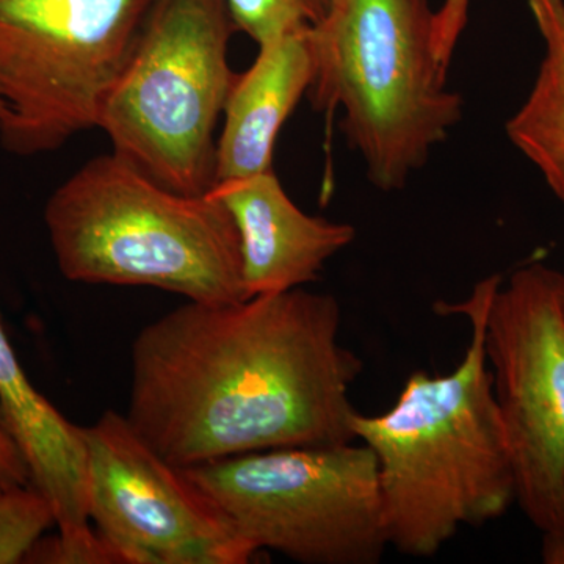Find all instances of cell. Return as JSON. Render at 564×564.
<instances>
[{"instance_id":"1","label":"cell","mask_w":564,"mask_h":564,"mask_svg":"<svg viewBox=\"0 0 564 564\" xmlns=\"http://www.w3.org/2000/svg\"><path fill=\"white\" fill-rule=\"evenodd\" d=\"M340 323L333 295L303 288L182 304L133 340L126 419L177 467L351 443L362 362Z\"/></svg>"},{"instance_id":"11","label":"cell","mask_w":564,"mask_h":564,"mask_svg":"<svg viewBox=\"0 0 564 564\" xmlns=\"http://www.w3.org/2000/svg\"><path fill=\"white\" fill-rule=\"evenodd\" d=\"M313 79L311 28L259 44L258 57L237 74L223 111L215 185L272 172L278 135Z\"/></svg>"},{"instance_id":"3","label":"cell","mask_w":564,"mask_h":564,"mask_svg":"<svg viewBox=\"0 0 564 564\" xmlns=\"http://www.w3.org/2000/svg\"><path fill=\"white\" fill-rule=\"evenodd\" d=\"M44 223L66 280L147 285L188 302L250 299L239 232L225 204L212 193L170 191L115 152L63 181L47 199Z\"/></svg>"},{"instance_id":"5","label":"cell","mask_w":564,"mask_h":564,"mask_svg":"<svg viewBox=\"0 0 564 564\" xmlns=\"http://www.w3.org/2000/svg\"><path fill=\"white\" fill-rule=\"evenodd\" d=\"M236 32L226 0H155L99 115L111 152L170 191L209 195Z\"/></svg>"},{"instance_id":"14","label":"cell","mask_w":564,"mask_h":564,"mask_svg":"<svg viewBox=\"0 0 564 564\" xmlns=\"http://www.w3.org/2000/svg\"><path fill=\"white\" fill-rule=\"evenodd\" d=\"M52 525H57L54 507L35 486L0 488V564L25 563Z\"/></svg>"},{"instance_id":"15","label":"cell","mask_w":564,"mask_h":564,"mask_svg":"<svg viewBox=\"0 0 564 564\" xmlns=\"http://www.w3.org/2000/svg\"><path fill=\"white\" fill-rule=\"evenodd\" d=\"M237 31L256 43L313 28L325 17L329 0H226Z\"/></svg>"},{"instance_id":"20","label":"cell","mask_w":564,"mask_h":564,"mask_svg":"<svg viewBox=\"0 0 564 564\" xmlns=\"http://www.w3.org/2000/svg\"><path fill=\"white\" fill-rule=\"evenodd\" d=\"M558 296H560V307H562V314H563V321H564V274L563 273H562V276H560Z\"/></svg>"},{"instance_id":"18","label":"cell","mask_w":564,"mask_h":564,"mask_svg":"<svg viewBox=\"0 0 564 564\" xmlns=\"http://www.w3.org/2000/svg\"><path fill=\"white\" fill-rule=\"evenodd\" d=\"M31 484L28 464L22 458L20 448L11 440L6 426L0 422V488Z\"/></svg>"},{"instance_id":"8","label":"cell","mask_w":564,"mask_h":564,"mask_svg":"<svg viewBox=\"0 0 564 564\" xmlns=\"http://www.w3.org/2000/svg\"><path fill=\"white\" fill-rule=\"evenodd\" d=\"M562 273L543 263L497 282L486 304L485 351L502 417L516 500L543 534L564 532Z\"/></svg>"},{"instance_id":"16","label":"cell","mask_w":564,"mask_h":564,"mask_svg":"<svg viewBox=\"0 0 564 564\" xmlns=\"http://www.w3.org/2000/svg\"><path fill=\"white\" fill-rule=\"evenodd\" d=\"M31 564H131L113 541L90 525L43 536L25 558Z\"/></svg>"},{"instance_id":"19","label":"cell","mask_w":564,"mask_h":564,"mask_svg":"<svg viewBox=\"0 0 564 564\" xmlns=\"http://www.w3.org/2000/svg\"><path fill=\"white\" fill-rule=\"evenodd\" d=\"M543 562L564 564V532L544 534Z\"/></svg>"},{"instance_id":"13","label":"cell","mask_w":564,"mask_h":564,"mask_svg":"<svg viewBox=\"0 0 564 564\" xmlns=\"http://www.w3.org/2000/svg\"><path fill=\"white\" fill-rule=\"evenodd\" d=\"M527 2L545 55L532 93L507 122V133L564 206V0Z\"/></svg>"},{"instance_id":"4","label":"cell","mask_w":564,"mask_h":564,"mask_svg":"<svg viewBox=\"0 0 564 564\" xmlns=\"http://www.w3.org/2000/svg\"><path fill=\"white\" fill-rule=\"evenodd\" d=\"M315 110H344L343 132L381 192L402 191L462 121L445 88L429 0H329L311 28Z\"/></svg>"},{"instance_id":"10","label":"cell","mask_w":564,"mask_h":564,"mask_svg":"<svg viewBox=\"0 0 564 564\" xmlns=\"http://www.w3.org/2000/svg\"><path fill=\"white\" fill-rule=\"evenodd\" d=\"M236 223L248 296L303 288L355 240L347 223L313 217L282 188L274 170L220 182L210 191Z\"/></svg>"},{"instance_id":"12","label":"cell","mask_w":564,"mask_h":564,"mask_svg":"<svg viewBox=\"0 0 564 564\" xmlns=\"http://www.w3.org/2000/svg\"><path fill=\"white\" fill-rule=\"evenodd\" d=\"M0 422L20 448L32 485L50 499L58 530L90 525L87 452L74 425L41 395L18 361L0 318Z\"/></svg>"},{"instance_id":"7","label":"cell","mask_w":564,"mask_h":564,"mask_svg":"<svg viewBox=\"0 0 564 564\" xmlns=\"http://www.w3.org/2000/svg\"><path fill=\"white\" fill-rule=\"evenodd\" d=\"M155 0H0V144L57 151L98 129Z\"/></svg>"},{"instance_id":"6","label":"cell","mask_w":564,"mask_h":564,"mask_svg":"<svg viewBox=\"0 0 564 564\" xmlns=\"http://www.w3.org/2000/svg\"><path fill=\"white\" fill-rule=\"evenodd\" d=\"M259 551L303 564H375L389 545L377 456L359 441L182 467Z\"/></svg>"},{"instance_id":"17","label":"cell","mask_w":564,"mask_h":564,"mask_svg":"<svg viewBox=\"0 0 564 564\" xmlns=\"http://www.w3.org/2000/svg\"><path fill=\"white\" fill-rule=\"evenodd\" d=\"M470 0H444L436 11V50L437 57L445 69L451 66L452 57L459 36L466 29Z\"/></svg>"},{"instance_id":"9","label":"cell","mask_w":564,"mask_h":564,"mask_svg":"<svg viewBox=\"0 0 564 564\" xmlns=\"http://www.w3.org/2000/svg\"><path fill=\"white\" fill-rule=\"evenodd\" d=\"M88 511L131 564H245L258 554L214 499L163 459L126 415L82 426Z\"/></svg>"},{"instance_id":"2","label":"cell","mask_w":564,"mask_h":564,"mask_svg":"<svg viewBox=\"0 0 564 564\" xmlns=\"http://www.w3.org/2000/svg\"><path fill=\"white\" fill-rule=\"evenodd\" d=\"M499 274L469 299L440 304L466 315L473 336L454 372L408 378L391 410L352 417L356 441L377 456L389 545L400 554L433 556L462 527L500 518L516 500L502 417L486 361V304Z\"/></svg>"}]
</instances>
